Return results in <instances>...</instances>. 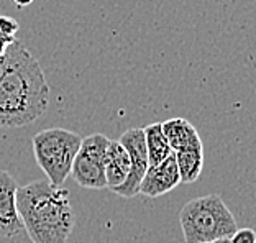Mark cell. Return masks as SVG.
<instances>
[{
  "mask_svg": "<svg viewBox=\"0 0 256 243\" xmlns=\"http://www.w3.org/2000/svg\"><path fill=\"white\" fill-rule=\"evenodd\" d=\"M2 71H4V58L0 60V76H2Z\"/></svg>",
  "mask_w": 256,
  "mask_h": 243,
  "instance_id": "cell-17",
  "label": "cell"
},
{
  "mask_svg": "<svg viewBox=\"0 0 256 243\" xmlns=\"http://www.w3.org/2000/svg\"><path fill=\"white\" fill-rule=\"evenodd\" d=\"M18 28L20 25L15 18H12V16H0V33L5 34V36L15 38Z\"/></svg>",
  "mask_w": 256,
  "mask_h": 243,
  "instance_id": "cell-14",
  "label": "cell"
},
{
  "mask_svg": "<svg viewBox=\"0 0 256 243\" xmlns=\"http://www.w3.org/2000/svg\"><path fill=\"white\" fill-rule=\"evenodd\" d=\"M15 42V38L12 36H5V34L0 33V60L5 56V51H7V48Z\"/></svg>",
  "mask_w": 256,
  "mask_h": 243,
  "instance_id": "cell-15",
  "label": "cell"
},
{
  "mask_svg": "<svg viewBox=\"0 0 256 243\" xmlns=\"http://www.w3.org/2000/svg\"><path fill=\"white\" fill-rule=\"evenodd\" d=\"M50 88L36 58L20 42L4 56L0 76V128H18L38 120L48 110Z\"/></svg>",
  "mask_w": 256,
  "mask_h": 243,
  "instance_id": "cell-1",
  "label": "cell"
},
{
  "mask_svg": "<svg viewBox=\"0 0 256 243\" xmlns=\"http://www.w3.org/2000/svg\"><path fill=\"white\" fill-rule=\"evenodd\" d=\"M161 130L162 135L166 136L168 143H170L172 153L189 146H196V144H202V140L196 130V126L184 118L176 117L161 122Z\"/></svg>",
  "mask_w": 256,
  "mask_h": 243,
  "instance_id": "cell-10",
  "label": "cell"
},
{
  "mask_svg": "<svg viewBox=\"0 0 256 243\" xmlns=\"http://www.w3.org/2000/svg\"><path fill=\"white\" fill-rule=\"evenodd\" d=\"M16 212L32 243H66L76 222L69 190L48 179L16 189Z\"/></svg>",
  "mask_w": 256,
  "mask_h": 243,
  "instance_id": "cell-2",
  "label": "cell"
},
{
  "mask_svg": "<svg viewBox=\"0 0 256 243\" xmlns=\"http://www.w3.org/2000/svg\"><path fill=\"white\" fill-rule=\"evenodd\" d=\"M226 243H256V234L253 228H238Z\"/></svg>",
  "mask_w": 256,
  "mask_h": 243,
  "instance_id": "cell-13",
  "label": "cell"
},
{
  "mask_svg": "<svg viewBox=\"0 0 256 243\" xmlns=\"http://www.w3.org/2000/svg\"><path fill=\"white\" fill-rule=\"evenodd\" d=\"M82 136L79 133L60 128H46L33 136V153L38 166L53 186H62L71 174L72 161L79 152Z\"/></svg>",
  "mask_w": 256,
  "mask_h": 243,
  "instance_id": "cell-4",
  "label": "cell"
},
{
  "mask_svg": "<svg viewBox=\"0 0 256 243\" xmlns=\"http://www.w3.org/2000/svg\"><path fill=\"white\" fill-rule=\"evenodd\" d=\"M14 2L18 5V7H28V5H30L33 0H14Z\"/></svg>",
  "mask_w": 256,
  "mask_h": 243,
  "instance_id": "cell-16",
  "label": "cell"
},
{
  "mask_svg": "<svg viewBox=\"0 0 256 243\" xmlns=\"http://www.w3.org/2000/svg\"><path fill=\"white\" fill-rule=\"evenodd\" d=\"M18 184L8 171L0 170V236H15L23 230L16 212Z\"/></svg>",
  "mask_w": 256,
  "mask_h": 243,
  "instance_id": "cell-8",
  "label": "cell"
},
{
  "mask_svg": "<svg viewBox=\"0 0 256 243\" xmlns=\"http://www.w3.org/2000/svg\"><path fill=\"white\" fill-rule=\"evenodd\" d=\"M118 143L125 148L128 158H130V172H128L125 182L120 188L114 189L112 192L120 196V198L132 199L140 194V184H142V179L150 166L143 128L126 130L120 136Z\"/></svg>",
  "mask_w": 256,
  "mask_h": 243,
  "instance_id": "cell-6",
  "label": "cell"
},
{
  "mask_svg": "<svg viewBox=\"0 0 256 243\" xmlns=\"http://www.w3.org/2000/svg\"><path fill=\"white\" fill-rule=\"evenodd\" d=\"M110 138L102 133H92L82 138L79 152L71 168L72 179L84 189H106V152Z\"/></svg>",
  "mask_w": 256,
  "mask_h": 243,
  "instance_id": "cell-5",
  "label": "cell"
},
{
  "mask_svg": "<svg viewBox=\"0 0 256 243\" xmlns=\"http://www.w3.org/2000/svg\"><path fill=\"white\" fill-rule=\"evenodd\" d=\"M179 184H181V179H179L176 158H174V153H171L160 164L148 166L140 184V194L154 199L171 192Z\"/></svg>",
  "mask_w": 256,
  "mask_h": 243,
  "instance_id": "cell-7",
  "label": "cell"
},
{
  "mask_svg": "<svg viewBox=\"0 0 256 243\" xmlns=\"http://www.w3.org/2000/svg\"><path fill=\"white\" fill-rule=\"evenodd\" d=\"M186 243H208L230 238L238 225L234 214L218 194H208L186 202L179 210Z\"/></svg>",
  "mask_w": 256,
  "mask_h": 243,
  "instance_id": "cell-3",
  "label": "cell"
},
{
  "mask_svg": "<svg viewBox=\"0 0 256 243\" xmlns=\"http://www.w3.org/2000/svg\"><path fill=\"white\" fill-rule=\"evenodd\" d=\"M228 242V238H225V240H215V242H208V243H226Z\"/></svg>",
  "mask_w": 256,
  "mask_h": 243,
  "instance_id": "cell-18",
  "label": "cell"
},
{
  "mask_svg": "<svg viewBox=\"0 0 256 243\" xmlns=\"http://www.w3.org/2000/svg\"><path fill=\"white\" fill-rule=\"evenodd\" d=\"M179 179L184 184L194 182L199 179L204 168V144H196L179 152H174Z\"/></svg>",
  "mask_w": 256,
  "mask_h": 243,
  "instance_id": "cell-11",
  "label": "cell"
},
{
  "mask_svg": "<svg viewBox=\"0 0 256 243\" xmlns=\"http://www.w3.org/2000/svg\"><path fill=\"white\" fill-rule=\"evenodd\" d=\"M106 182L110 190L120 188L130 172V158L118 140H108L106 152Z\"/></svg>",
  "mask_w": 256,
  "mask_h": 243,
  "instance_id": "cell-9",
  "label": "cell"
},
{
  "mask_svg": "<svg viewBox=\"0 0 256 243\" xmlns=\"http://www.w3.org/2000/svg\"><path fill=\"white\" fill-rule=\"evenodd\" d=\"M143 135H144V144H146L150 166L160 164L161 161H164L172 153L166 136L162 135L161 122H158V124H148L143 128Z\"/></svg>",
  "mask_w": 256,
  "mask_h": 243,
  "instance_id": "cell-12",
  "label": "cell"
}]
</instances>
